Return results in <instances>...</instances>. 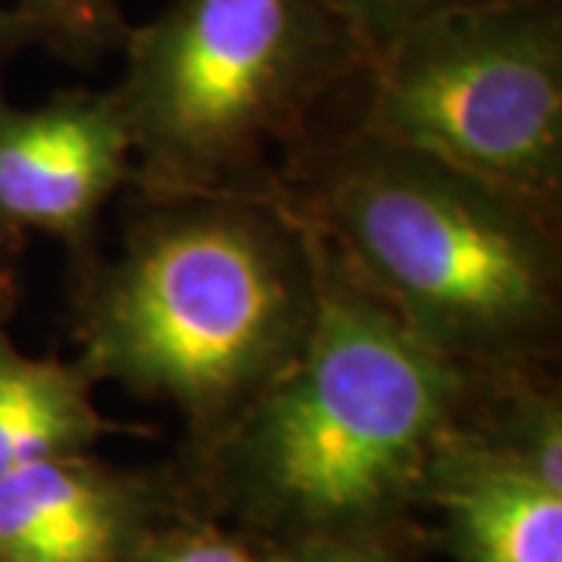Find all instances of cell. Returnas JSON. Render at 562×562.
Wrapping results in <instances>:
<instances>
[{
  "label": "cell",
  "instance_id": "6da1fadb",
  "mask_svg": "<svg viewBox=\"0 0 562 562\" xmlns=\"http://www.w3.org/2000/svg\"><path fill=\"white\" fill-rule=\"evenodd\" d=\"M319 291V241L284 191L144 198L81 297L79 366L213 447L301 357Z\"/></svg>",
  "mask_w": 562,
  "mask_h": 562
},
{
  "label": "cell",
  "instance_id": "5bb4252c",
  "mask_svg": "<svg viewBox=\"0 0 562 562\" xmlns=\"http://www.w3.org/2000/svg\"><path fill=\"white\" fill-rule=\"evenodd\" d=\"M32 41H41L35 25L29 20H22L16 10H10V7L0 3V72Z\"/></svg>",
  "mask_w": 562,
  "mask_h": 562
},
{
  "label": "cell",
  "instance_id": "4fadbf2b",
  "mask_svg": "<svg viewBox=\"0 0 562 562\" xmlns=\"http://www.w3.org/2000/svg\"><path fill=\"white\" fill-rule=\"evenodd\" d=\"M262 562H401L387 547L369 535H338V538H303L288 543L276 557Z\"/></svg>",
  "mask_w": 562,
  "mask_h": 562
},
{
  "label": "cell",
  "instance_id": "52a82bcc",
  "mask_svg": "<svg viewBox=\"0 0 562 562\" xmlns=\"http://www.w3.org/2000/svg\"><path fill=\"white\" fill-rule=\"evenodd\" d=\"M150 487L79 457L0 479V562H128L147 541Z\"/></svg>",
  "mask_w": 562,
  "mask_h": 562
},
{
  "label": "cell",
  "instance_id": "7a4b0ae2",
  "mask_svg": "<svg viewBox=\"0 0 562 562\" xmlns=\"http://www.w3.org/2000/svg\"><path fill=\"white\" fill-rule=\"evenodd\" d=\"M281 191L347 279L462 369L528 372L557 347L553 210L362 132L294 157Z\"/></svg>",
  "mask_w": 562,
  "mask_h": 562
},
{
  "label": "cell",
  "instance_id": "9a60e30c",
  "mask_svg": "<svg viewBox=\"0 0 562 562\" xmlns=\"http://www.w3.org/2000/svg\"><path fill=\"white\" fill-rule=\"evenodd\" d=\"M10 228L0 225V325L7 319L13 297H16V266H13V247H10Z\"/></svg>",
  "mask_w": 562,
  "mask_h": 562
},
{
  "label": "cell",
  "instance_id": "8992f818",
  "mask_svg": "<svg viewBox=\"0 0 562 562\" xmlns=\"http://www.w3.org/2000/svg\"><path fill=\"white\" fill-rule=\"evenodd\" d=\"M135 179L128 122L113 91H66L38 106L0 98V225L88 244L101 210Z\"/></svg>",
  "mask_w": 562,
  "mask_h": 562
},
{
  "label": "cell",
  "instance_id": "9c48e42d",
  "mask_svg": "<svg viewBox=\"0 0 562 562\" xmlns=\"http://www.w3.org/2000/svg\"><path fill=\"white\" fill-rule=\"evenodd\" d=\"M110 431L79 362L22 353L0 325V479L88 453Z\"/></svg>",
  "mask_w": 562,
  "mask_h": 562
},
{
  "label": "cell",
  "instance_id": "30bf717a",
  "mask_svg": "<svg viewBox=\"0 0 562 562\" xmlns=\"http://www.w3.org/2000/svg\"><path fill=\"white\" fill-rule=\"evenodd\" d=\"M16 10L38 32L41 44H50L72 60H91L122 47L132 25H125L113 0H0Z\"/></svg>",
  "mask_w": 562,
  "mask_h": 562
},
{
  "label": "cell",
  "instance_id": "3957f363",
  "mask_svg": "<svg viewBox=\"0 0 562 562\" xmlns=\"http://www.w3.org/2000/svg\"><path fill=\"white\" fill-rule=\"evenodd\" d=\"M479 384L482 372L425 347L322 250L301 357L210 450L247 506L297 541L369 535L422 497Z\"/></svg>",
  "mask_w": 562,
  "mask_h": 562
},
{
  "label": "cell",
  "instance_id": "ba28073f",
  "mask_svg": "<svg viewBox=\"0 0 562 562\" xmlns=\"http://www.w3.org/2000/svg\"><path fill=\"white\" fill-rule=\"evenodd\" d=\"M422 497L441 509L460 562H562V487L475 438L465 422Z\"/></svg>",
  "mask_w": 562,
  "mask_h": 562
},
{
  "label": "cell",
  "instance_id": "5b68a950",
  "mask_svg": "<svg viewBox=\"0 0 562 562\" xmlns=\"http://www.w3.org/2000/svg\"><path fill=\"white\" fill-rule=\"evenodd\" d=\"M357 132L553 210L562 194V0H497L409 29L366 66Z\"/></svg>",
  "mask_w": 562,
  "mask_h": 562
},
{
  "label": "cell",
  "instance_id": "7c38bea8",
  "mask_svg": "<svg viewBox=\"0 0 562 562\" xmlns=\"http://www.w3.org/2000/svg\"><path fill=\"white\" fill-rule=\"evenodd\" d=\"M128 562H262L244 543L213 528H181L147 538Z\"/></svg>",
  "mask_w": 562,
  "mask_h": 562
},
{
  "label": "cell",
  "instance_id": "8fae6325",
  "mask_svg": "<svg viewBox=\"0 0 562 562\" xmlns=\"http://www.w3.org/2000/svg\"><path fill=\"white\" fill-rule=\"evenodd\" d=\"M331 3L353 29V35L372 63L401 35L422 22L438 20L443 13L469 10V7H482V3H497V0H331Z\"/></svg>",
  "mask_w": 562,
  "mask_h": 562
},
{
  "label": "cell",
  "instance_id": "277c9868",
  "mask_svg": "<svg viewBox=\"0 0 562 562\" xmlns=\"http://www.w3.org/2000/svg\"><path fill=\"white\" fill-rule=\"evenodd\" d=\"M122 50L113 94L144 198L279 194L276 154L291 166L325 98L369 66L331 0H172Z\"/></svg>",
  "mask_w": 562,
  "mask_h": 562
}]
</instances>
